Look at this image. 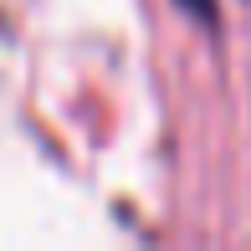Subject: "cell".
<instances>
[{
  "label": "cell",
  "mask_w": 251,
  "mask_h": 251,
  "mask_svg": "<svg viewBox=\"0 0 251 251\" xmlns=\"http://www.w3.org/2000/svg\"><path fill=\"white\" fill-rule=\"evenodd\" d=\"M185 16H195L200 26H215V0H175Z\"/></svg>",
  "instance_id": "cell-1"
}]
</instances>
